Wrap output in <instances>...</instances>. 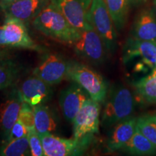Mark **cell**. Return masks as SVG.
I'll use <instances>...</instances> for the list:
<instances>
[{
    "label": "cell",
    "instance_id": "obj_16",
    "mask_svg": "<svg viewBox=\"0 0 156 156\" xmlns=\"http://www.w3.org/2000/svg\"><path fill=\"white\" fill-rule=\"evenodd\" d=\"M136 120L137 119L132 116L115 124L107 142L109 152L121 150L129 141L136 130Z\"/></svg>",
    "mask_w": 156,
    "mask_h": 156
},
{
    "label": "cell",
    "instance_id": "obj_7",
    "mask_svg": "<svg viewBox=\"0 0 156 156\" xmlns=\"http://www.w3.org/2000/svg\"><path fill=\"white\" fill-rule=\"evenodd\" d=\"M50 2L79 32L93 27L89 20L92 0H50Z\"/></svg>",
    "mask_w": 156,
    "mask_h": 156
},
{
    "label": "cell",
    "instance_id": "obj_21",
    "mask_svg": "<svg viewBox=\"0 0 156 156\" xmlns=\"http://www.w3.org/2000/svg\"><path fill=\"white\" fill-rule=\"evenodd\" d=\"M21 67L9 57L0 59V90L13 85L19 79Z\"/></svg>",
    "mask_w": 156,
    "mask_h": 156
},
{
    "label": "cell",
    "instance_id": "obj_10",
    "mask_svg": "<svg viewBox=\"0 0 156 156\" xmlns=\"http://www.w3.org/2000/svg\"><path fill=\"white\" fill-rule=\"evenodd\" d=\"M136 58L140 62L136 66V70H142L143 67L153 69L156 67V41H142L131 37L124 48L123 62L126 64Z\"/></svg>",
    "mask_w": 156,
    "mask_h": 156
},
{
    "label": "cell",
    "instance_id": "obj_22",
    "mask_svg": "<svg viewBox=\"0 0 156 156\" xmlns=\"http://www.w3.org/2000/svg\"><path fill=\"white\" fill-rule=\"evenodd\" d=\"M116 30H122L127 22L129 4L126 0H104Z\"/></svg>",
    "mask_w": 156,
    "mask_h": 156
},
{
    "label": "cell",
    "instance_id": "obj_30",
    "mask_svg": "<svg viewBox=\"0 0 156 156\" xmlns=\"http://www.w3.org/2000/svg\"><path fill=\"white\" fill-rule=\"evenodd\" d=\"M0 47L6 48L5 46V42H4V40H3L2 27V25H0Z\"/></svg>",
    "mask_w": 156,
    "mask_h": 156
},
{
    "label": "cell",
    "instance_id": "obj_27",
    "mask_svg": "<svg viewBox=\"0 0 156 156\" xmlns=\"http://www.w3.org/2000/svg\"><path fill=\"white\" fill-rule=\"evenodd\" d=\"M28 134V128L24 124H23L20 121L17 120L14 125H13L12 127L10 132H9L8 137L7 138V140L5 141H4V142L19 139V138L27 136Z\"/></svg>",
    "mask_w": 156,
    "mask_h": 156
},
{
    "label": "cell",
    "instance_id": "obj_17",
    "mask_svg": "<svg viewBox=\"0 0 156 156\" xmlns=\"http://www.w3.org/2000/svg\"><path fill=\"white\" fill-rule=\"evenodd\" d=\"M134 38L156 41V15L151 9L142 11L136 17L132 30Z\"/></svg>",
    "mask_w": 156,
    "mask_h": 156
},
{
    "label": "cell",
    "instance_id": "obj_28",
    "mask_svg": "<svg viewBox=\"0 0 156 156\" xmlns=\"http://www.w3.org/2000/svg\"><path fill=\"white\" fill-rule=\"evenodd\" d=\"M9 56H10V54L8 50L6 49L5 48L0 47V59L9 57Z\"/></svg>",
    "mask_w": 156,
    "mask_h": 156
},
{
    "label": "cell",
    "instance_id": "obj_24",
    "mask_svg": "<svg viewBox=\"0 0 156 156\" xmlns=\"http://www.w3.org/2000/svg\"><path fill=\"white\" fill-rule=\"evenodd\" d=\"M136 126L156 147V115L139 117L136 120Z\"/></svg>",
    "mask_w": 156,
    "mask_h": 156
},
{
    "label": "cell",
    "instance_id": "obj_2",
    "mask_svg": "<svg viewBox=\"0 0 156 156\" xmlns=\"http://www.w3.org/2000/svg\"><path fill=\"white\" fill-rule=\"evenodd\" d=\"M135 107V100L128 87L118 86L113 89L102 114V124L112 126L121 121L132 117Z\"/></svg>",
    "mask_w": 156,
    "mask_h": 156
},
{
    "label": "cell",
    "instance_id": "obj_29",
    "mask_svg": "<svg viewBox=\"0 0 156 156\" xmlns=\"http://www.w3.org/2000/svg\"><path fill=\"white\" fill-rule=\"evenodd\" d=\"M129 6H136L144 3L146 0H126Z\"/></svg>",
    "mask_w": 156,
    "mask_h": 156
},
{
    "label": "cell",
    "instance_id": "obj_13",
    "mask_svg": "<svg viewBox=\"0 0 156 156\" xmlns=\"http://www.w3.org/2000/svg\"><path fill=\"white\" fill-rule=\"evenodd\" d=\"M50 3V0H17L9 4L0 3V10L5 17H14L24 23L33 20Z\"/></svg>",
    "mask_w": 156,
    "mask_h": 156
},
{
    "label": "cell",
    "instance_id": "obj_25",
    "mask_svg": "<svg viewBox=\"0 0 156 156\" xmlns=\"http://www.w3.org/2000/svg\"><path fill=\"white\" fill-rule=\"evenodd\" d=\"M17 120L24 124L28 130L35 129V114L33 106L23 102Z\"/></svg>",
    "mask_w": 156,
    "mask_h": 156
},
{
    "label": "cell",
    "instance_id": "obj_31",
    "mask_svg": "<svg viewBox=\"0 0 156 156\" xmlns=\"http://www.w3.org/2000/svg\"><path fill=\"white\" fill-rule=\"evenodd\" d=\"M16 1H17V0H0V3L9 4V3L14 2H16Z\"/></svg>",
    "mask_w": 156,
    "mask_h": 156
},
{
    "label": "cell",
    "instance_id": "obj_6",
    "mask_svg": "<svg viewBox=\"0 0 156 156\" xmlns=\"http://www.w3.org/2000/svg\"><path fill=\"white\" fill-rule=\"evenodd\" d=\"M73 45L78 55L91 63L101 64L106 60L108 50L103 39L93 27L81 31Z\"/></svg>",
    "mask_w": 156,
    "mask_h": 156
},
{
    "label": "cell",
    "instance_id": "obj_15",
    "mask_svg": "<svg viewBox=\"0 0 156 156\" xmlns=\"http://www.w3.org/2000/svg\"><path fill=\"white\" fill-rule=\"evenodd\" d=\"M23 101L19 90L12 92L7 100L0 104V130L4 141L7 140L12 127L18 119Z\"/></svg>",
    "mask_w": 156,
    "mask_h": 156
},
{
    "label": "cell",
    "instance_id": "obj_8",
    "mask_svg": "<svg viewBox=\"0 0 156 156\" xmlns=\"http://www.w3.org/2000/svg\"><path fill=\"white\" fill-rule=\"evenodd\" d=\"M2 27L5 46L41 51L44 49L31 38L25 23L14 17H5Z\"/></svg>",
    "mask_w": 156,
    "mask_h": 156
},
{
    "label": "cell",
    "instance_id": "obj_26",
    "mask_svg": "<svg viewBox=\"0 0 156 156\" xmlns=\"http://www.w3.org/2000/svg\"><path fill=\"white\" fill-rule=\"evenodd\" d=\"M29 145L30 149V155L43 156L44 155V148L41 136L36 132V129L28 130V134Z\"/></svg>",
    "mask_w": 156,
    "mask_h": 156
},
{
    "label": "cell",
    "instance_id": "obj_4",
    "mask_svg": "<svg viewBox=\"0 0 156 156\" xmlns=\"http://www.w3.org/2000/svg\"><path fill=\"white\" fill-rule=\"evenodd\" d=\"M41 136L45 156H76L83 155L93 141V135L80 138H62L51 133Z\"/></svg>",
    "mask_w": 156,
    "mask_h": 156
},
{
    "label": "cell",
    "instance_id": "obj_5",
    "mask_svg": "<svg viewBox=\"0 0 156 156\" xmlns=\"http://www.w3.org/2000/svg\"><path fill=\"white\" fill-rule=\"evenodd\" d=\"M89 20L104 41L108 52L114 53L117 46L116 29L104 0H92Z\"/></svg>",
    "mask_w": 156,
    "mask_h": 156
},
{
    "label": "cell",
    "instance_id": "obj_19",
    "mask_svg": "<svg viewBox=\"0 0 156 156\" xmlns=\"http://www.w3.org/2000/svg\"><path fill=\"white\" fill-rule=\"evenodd\" d=\"M35 114V129L40 134L51 133L55 131L57 123L49 108L44 104L33 106Z\"/></svg>",
    "mask_w": 156,
    "mask_h": 156
},
{
    "label": "cell",
    "instance_id": "obj_9",
    "mask_svg": "<svg viewBox=\"0 0 156 156\" xmlns=\"http://www.w3.org/2000/svg\"><path fill=\"white\" fill-rule=\"evenodd\" d=\"M100 103L91 98L87 99L73 122L74 137L80 138L98 133L100 125Z\"/></svg>",
    "mask_w": 156,
    "mask_h": 156
},
{
    "label": "cell",
    "instance_id": "obj_32",
    "mask_svg": "<svg viewBox=\"0 0 156 156\" xmlns=\"http://www.w3.org/2000/svg\"><path fill=\"white\" fill-rule=\"evenodd\" d=\"M153 6H154V8H155L156 11V0H153Z\"/></svg>",
    "mask_w": 156,
    "mask_h": 156
},
{
    "label": "cell",
    "instance_id": "obj_14",
    "mask_svg": "<svg viewBox=\"0 0 156 156\" xmlns=\"http://www.w3.org/2000/svg\"><path fill=\"white\" fill-rule=\"evenodd\" d=\"M51 85L33 75L25 79L18 90L23 102L31 106L42 104L51 94Z\"/></svg>",
    "mask_w": 156,
    "mask_h": 156
},
{
    "label": "cell",
    "instance_id": "obj_18",
    "mask_svg": "<svg viewBox=\"0 0 156 156\" xmlns=\"http://www.w3.org/2000/svg\"><path fill=\"white\" fill-rule=\"evenodd\" d=\"M121 150L132 155L145 156L156 154L155 146L140 131L137 126L129 141Z\"/></svg>",
    "mask_w": 156,
    "mask_h": 156
},
{
    "label": "cell",
    "instance_id": "obj_11",
    "mask_svg": "<svg viewBox=\"0 0 156 156\" xmlns=\"http://www.w3.org/2000/svg\"><path fill=\"white\" fill-rule=\"evenodd\" d=\"M70 62L57 54H48L35 68L33 75L48 85H54L67 79Z\"/></svg>",
    "mask_w": 156,
    "mask_h": 156
},
{
    "label": "cell",
    "instance_id": "obj_20",
    "mask_svg": "<svg viewBox=\"0 0 156 156\" xmlns=\"http://www.w3.org/2000/svg\"><path fill=\"white\" fill-rule=\"evenodd\" d=\"M136 93L143 101L156 104V67L145 77L134 83Z\"/></svg>",
    "mask_w": 156,
    "mask_h": 156
},
{
    "label": "cell",
    "instance_id": "obj_3",
    "mask_svg": "<svg viewBox=\"0 0 156 156\" xmlns=\"http://www.w3.org/2000/svg\"><path fill=\"white\" fill-rule=\"evenodd\" d=\"M68 80H71L83 87L91 99L98 103L106 100L108 85L100 74L85 64L70 62Z\"/></svg>",
    "mask_w": 156,
    "mask_h": 156
},
{
    "label": "cell",
    "instance_id": "obj_23",
    "mask_svg": "<svg viewBox=\"0 0 156 156\" xmlns=\"http://www.w3.org/2000/svg\"><path fill=\"white\" fill-rule=\"evenodd\" d=\"M30 155L28 135L19 139L5 142L0 147L1 156H25Z\"/></svg>",
    "mask_w": 156,
    "mask_h": 156
},
{
    "label": "cell",
    "instance_id": "obj_12",
    "mask_svg": "<svg viewBox=\"0 0 156 156\" xmlns=\"http://www.w3.org/2000/svg\"><path fill=\"white\" fill-rule=\"evenodd\" d=\"M90 98L86 91L76 83L64 88L60 93L59 103L66 120L73 122L74 119L87 99Z\"/></svg>",
    "mask_w": 156,
    "mask_h": 156
},
{
    "label": "cell",
    "instance_id": "obj_1",
    "mask_svg": "<svg viewBox=\"0 0 156 156\" xmlns=\"http://www.w3.org/2000/svg\"><path fill=\"white\" fill-rule=\"evenodd\" d=\"M36 30L50 38L73 45L80 36L53 4L47 5L33 20Z\"/></svg>",
    "mask_w": 156,
    "mask_h": 156
}]
</instances>
